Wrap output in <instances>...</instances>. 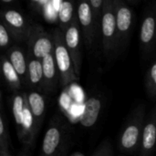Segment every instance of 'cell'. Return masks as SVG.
<instances>
[{
  "instance_id": "f546056e",
  "label": "cell",
  "mask_w": 156,
  "mask_h": 156,
  "mask_svg": "<svg viewBox=\"0 0 156 156\" xmlns=\"http://www.w3.org/2000/svg\"><path fill=\"white\" fill-rule=\"evenodd\" d=\"M4 4H10V3H12L14 0H1Z\"/></svg>"
},
{
  "instance_id": "e0dca14e",
  "label": "cell",
  "mask_w": 156,
  "mask_h": 156,
  "mask_svg": "<svg viewBox=\"0 0 156 156\" xmlns=\"http://www.w3.org/2000/svg\"><path fill=\"white\" fill-rule=\"evenodd\" d=\"M77 18V6L74 0H60L58 9V28L64 33Z\"/></svg>"
},
{
  "instance_id": "4dcf8cb0",
  "label": "cell",
  "mask_w": 156,
  "mask_h": 156,
  "mask_svg": "<svg viewBox=\"0 0 156 156\" xmlns=\"http://www.w3.org/2000/svg\"><path fill=\"white\" fill-rule=\"evenodd\" d=\"M71 156H85V155H84L83 154H81V153H79V152H78V153H75V154H72Z\"/></svg>"
},
{
  "instance_id": "8fae6325",
  "label": "cell",
  "mask_w": 156,
  "mask_h": 156,
  "mask_svg": "<svg viewBox=\"0 0 156 156\" xmlns=\"http://www.w3.org/2000/svg\"><path fill=\"white\" fill-rule=\"evenodd\" d=\"M156 151V104L147 116L142 135L139 156H154Z\"/></svg>"
},
{
  "instance_id": "5b68a950",
  "label": "cell",
  "mask_w": 156,
  "mask_h": 156,
  "mask_svg": "<svg viewBox=\"0 0 156 156\" xmlns=\"http://www.w3.org/2000/svg\"><path fill=\"white\" fill-rule=\"evenodd\" d=\"M77 18L81 30L83 43L87 48L90 49L96 44L100 34V27L96 22L89 0L77 1Z\"/></svg>"
},
{
  "instance_id": "8992f818",
  "label": "cell",
  "mask_w": 156,
  "mask_h": 156,
  "mask_svg": "<svg viewBox=\"0 0 156 156\" xmlns=\"http://www.w3.org/2000/svg\"><path fill=\"white\" fill-rule=\"evenodd\" d=\"M27 54L42 60L46 56L54 53L53 33L44 29L39 24H33L31 32L27 40Z\"/></svg>"
},
{
  "instance_id": "4316f807",
  "label": "cell",
  "mask_w": 156,
  "mask_h": 156,
  "mask_svg": "<svg viewBox=\"0 0 156 156\" xmlns=\"http://www.w3.org/2000/svg\"><path fill=\"white\" fill-rule=\"evenodd\" d=\"M29 149L30 148H28L27 146H24L23 149L18 153V154L16 156H30V154H29Z\"/></svg>"
},
{
  "instance_id": "ac0fdd59",
  "label": "cell",
  "mask_w": 156,
  "mask_h": 156,
  "mask_svg": "<svg viewBox=\"0 0 156 156\" xmlns=\"http://www.w3.org/2000/svg\"><path fill=\"white\" fill-rule=\"evenodd\" d=\"M1 65H2V71L5 78L6 84L8 85L9 89L14 92H19L22 88V80L17 74L16 70L9 61L7 56L4 55L1 58Z\"/></svg>"
},
{
  "instance_id": "7c38bea8",
  "label": "cell",
  "mask_w": 156,
  "mask_h": 156,
  "mask_svg": "<svg viewBox=\"0 0 156 156\" xmlns=\"http://www.w3.org/2000/svg\"><path fill=\"white\" fill-rule=\"evenodd\" d=\"M43 66V83L42 90L46 94L54 93L58 84H60L59 73L55 60L54 53L46 56L42 59Z\"/></svg>"
},
{
  "instance_id": "277c9868",
  "label": "cell",
  "mask_w": 156,
  "mask_h": 156,
  "mask_svg": "<svg viewBox=\"0 0 156 156\" xmlns=\"http://www.w3.org/2000/svg\"><path fill=\"white\" fill-rule=\"evenodd\" d=\"M67 123L58 113L50 119L46 130L39 156H55L69 143Z\"/></svg>"
},
{
  "instance_id": "2e32d148",
  "label": "cell",
  "mask_w": 156,
  "mask_h": 156,
  "mask_svg": "<svg viewBox=\"0 0 156 156\" xmlns=\"http://www.w3.org/2000/svg\"><path fill=\"white\" fill-rule=\"evenodd\" d=\"M102 108L101 99L99 96H91L85 104V109L80 119V124L83 127H92L98 121Z\"/></svg>"
},
{
  "instance_id": "52a82bcc",
  "label": "cell",
  "mask_w": 156,
  "mask_h": 156,
  "mask_svg": "<svg viewBox=\"0 0 156 156\" xmlns=\"http://www.w3.org/2000/svg\"><path fill=\"white\" fill-rule=\"evenodd\" d=\"M139 40L144 58H150V57L154 55L156 47L155 6L149 7L144 15Z\"/></svg>"
},
{
  "instance_id": "d6986e66",
  "label": "cell",
  "mask_w": 156,
  "mask_h": 156,
  "mask_svg": "<svg viewBox=\"0 0 156 156\" xmlns=\"http://www.w3.org/2000/svg\"><path fill=\"white\" fill-rule=\"evenodd\" d=\"M24 108H25V92H14L12 96V113L16 126L17 137L22 133L23 130V119H24Z\"/></svg>"
},
{
  "instance_id": "4fadbf2b",
  "label": "cell",
  "mask_w": 156,
  "mask_h": 156,
  "mask_svg": "<svg viewBox=\"0 0 156 156\" xmlns=\"http://www.w3.org/2000/svg\"><path fill=\"white\" fill-rule=\"evenodd\" d=\"M27 102L30 108V111L32 112L34 122H35V129L37 133L38 134L43 121L46 114V101L45 97L37 90H31L29 92H27Z\"/></svg>"
},
{
  "instance_id": "1f68e13d",
  "label": "cell",
  "mask_w": 156,
  "mask_h": 156,
  "mask_svg": "<svg viewBox=\"0 0 156 156\" xmlns=\"http://www.w3.org/2000/svg\"><path fill=\"white\" fill-rule=\"evenodd\" d=\"M155 12H156V5H155Z\"/></svg>"
},
{
  "instance_id": "603a6c76",
  "label": "cell",
  "mask_w": 156,
  "mask_h": 156,
  "mask_svg": "<svg viewBox=\"0 0 156 156\" xmlns=\"http://www.w3.org/2000/svg\"><path fill=\"white\" fill-rule=\"evenodd\" d=\"M91 156H114L112 145L111 142H109L107 140L102 142L97 148L96 152Z\"/></svg>"
},
{
  "instance_id": "9a60e30c",
  "label": "cell",
  "mask_w": 156,
  "mask_h": 156,
  "mask_svg": "<svg viewBox=\"0 0 156 156\" xmlns=\"http://www.w3.org/2000/svg\"><path fill=\"white\" fill-rule=\"evenodd\" d=\"M27 55V85L32 90L41 91L43 83L42 60Z\"/></svg>"
},
{
  "instance_id": "484cf974",
  "label": "cell",
  "mask_w": 156,
  "mask_h": 156,
  "mask_svg": "<svg viewBox=\"0 0 156 156\" xmlns=\"http://www.w3.org/2000/svg\"><path fill=\"white\" fill-rule=\"evenodd\" d=\"M0 156H13L11 154L9 148L6 147H0Z\"/></svg>"
},
{
  "instance_id": "9c48e42d",
  "label": "cell",
  "mask_w": 156,
  "mask_h": 156,
  "mask_svg": "<svg viewBox=\"0 0 156 156\" xmlns=\"http://www.w3.org/2000/svg\"><path fill=\"white\" fill-rule=\"evenodd\" d=\"M1 22L5 24L15 41L27 42L33 24L26 19L24 15L15 9H5L1 13Z\"/></svg>"
},
{
  "instance_id": "d4e9b609",
  "label": "cell",
  "mask_w": 156,
  "mask_h": 156,
  "mask_svg": "<svg viewBox=\"0 0 156 156\" xmlns=\"http://www.w3.org/2000/svg\"><path fill=\"white\" fill-rule=\"evenodd\" d=\"M69 143H67L63 148L56 154L55 156H67V154H68V151H69Z\"/></svg>"
},
{
  "instance_id": "83f0119b",
  "label": "cell",
  "mask_w": 156,
  "mask_h": 156,
  "mask_svg": "<svg viewBox=\"0 0 156 156\" xmlns=\"http://www.w3.org/2000/svg\"><path fill=\"white\" fill-rule=\"evenodd\" d=\"M41 1H42V0H30V2H31L32 5H33L34 7H36V8H37V7L39 6V5H40Z\"/></svg>"
},
{
  "instance_id": "ba28073f",
  "label": "cell",
  "mask_w": 156,
  "mask_h": 156,
  "mask_svg": "<svg viewBox=\"0 0 156 156\" xmlns=\"http://www.w3.org/2000/svg\"><path fill=\"white\" fill-rule=\"evenodd\" d=\"M114 10L118 31V48L120 53L122 52L129 44L133 24V12L124 0H114Z\"/></svg>"
},
{
  "instance_id": "7402d4cb",
  "label": "cell",
  "mask_w": 156,
  "mask_h": 156,
  "mask_svg": "<svg viewBox=\"0 0 156 156\" xmlns=\"http://www.w3.org/2000/svg\"><path fill=\"white\" fill-rule=\"evenodd\" d=\"M12 39H14L12 35L6 28L5 24L3 22H1L0 23V47L2 48H5L7 50L9 48H11L13 46L11 44Z\"/></svg>"
},
{
  "instance_id": "44dd1931",
  "label": "cell",
  "mask_w": 156,
  "mask_h": 156,
  "mask_svg": "<svg viewBox=\"0 0 156 156\" xmlns=\"http://www.w3.org/2000/svg\"><path fill=\"white\" fill-rule=\"evenodd\" d=\"M145 90L151 100H156V59L145 74Z\"/></svg>"
},
{
  "instance_id": "f1b7e54d",
  "label": "cell",
  "mask_w": 156,
  "mask_h": 156,
  "mask_svg": "<svg viewBox=\"0 0 156 156\" xmlns=\"http://www.w3.org/2000/svg\"><path fill=\"white\" fill-rule=\"evenodd\" d=\"M126 1H128V2H129V3H131V4L136 5V4H138L141 0H126Z\"/></svg>"
},
{
  "instance_id": "3957f363",
  "label": "cell",
  "mask_w": 156,
  "mask_h": 156,
  "mask_svg": "<svg viewBox=\"0 0 156 156\" xmlns=\"http://www.w3.org/2000/svg\"><path fill=\"white\" fill-rule=\"evenodd\" d=\"M52 33L54 37V56L59 73L60 86L65 88L70 83L79 80L80 78L76 74L73 60L66 46L65 33L58 27L55 28Z\"/></svg>"
},
{
  "instance_id": "5bb4252c",
  "label": "cell",
  "mask_w": 156,
  "mask_h": 156,
  "mask_svg": "<svg viewBox=\"0 0 156 156\" xmlns=\"http://www.w3.org/2000/svg\"><path fill=\"white\" fill-rule=\"evenodd\" d=\"M6 56L19 75L22 83L27 85V55L24 48L17 45H13L6 50Z\"/></svg>"
},
{
  "instance_id": "ffe728a7",
  "label": "cell",
  "mask_w": 156,
  "mask_h": 156,
  "mask_svg": "<svg viewBox=\"0 0 156 156\" xmlns=\"http://www.w3.org/2000/svg\"><path fill=\"white\" fill-rule=\"evenodd\" d=\"M10 144H11V140L8 132L7 117L5 115L3 93L1 91L0 92V147L9 148Z\"/></svg>"
},
{
  "instance_id": "30bf717a",
  "label": "cell",
  "mask_w": 156,
  "mask_h": 156,
  "mask_svg": "<svg viewBox=\"0 0 156 156\" xmlns=\"http://www.w3.org/2000/svg\"><path fill=\"white\" fill-rule=\"evenodd\" d=\"M65 42L68 50L73 60L74 68L77 76L80 77L81 65H82V34L78 22V18L71 23L67 31L65 32Z\"/></svg>"
},
{
  "instance_id": "6da1fadb",
  "label": "cell",
  "mask_w": 156,
  "mask_h": 156,
  "mask_svg": "<svg viewBox=\"0 0 156 156\" xmlns=\"http://www.w3.org/2000/svg\"><path fill=\"white\" fill-rule=\"evenodd\" d=\"M145 106L138 104L127 118L118 137V148L122 154H139L144 126L146 120Z\"/></svg>"
},
{
  "instance_id": "7a4b0ae2",
  "label": "cell",
  "mask_w": 156,
  "mask_h": 156,
  "mask_svg": "<svg viewBox=\"0 0 156 156\" xmlns=\"http://www.w3.org/2000/svg\"><path fill=\"white\" fill-rule=\"evenodd\" d=\"M100 33L103 54L108 59H111L119 53L114 0H104L100 22Z\"/></svg>"
},
{
  "instance_id": "cb8c5ba5",
  "label": "cell",
  "mask_w": 156,
  "mask_h": 156,
  "mask_svg": "<svg viewBox=\"0 0 156 156\" xmlns=\"http://www.w3.org/2000/svg\"><path fill=\"white\" fill-rule=\"evenodd\" d=\"M89 1L90 3L92 10H93L96 22L100 27V22H101V12H102L104 0H89Z\"/></svg>"
}]
</instances>
